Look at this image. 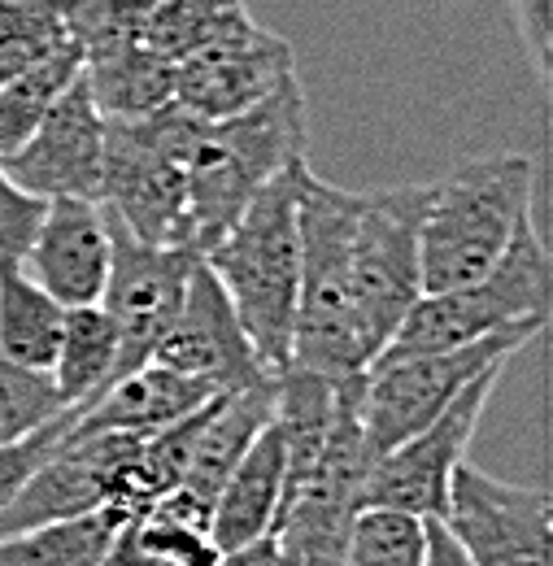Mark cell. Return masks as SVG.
I'll return each mask as SVG.
<instances>
[{
	"instance_id": "obj_33",
	"label": "cell",
	"mask_w": 553,
	"mask_h": 566,
	"mask_svg": "<svg viewBox=\"0 0 553 566\" xmlns=\"http://www.w3.org/2000/svg\"><path fill=\"white\" fill-rule=\"evenodd\" d=\"M422 536H427V545H422V566H476L440 518H422Z\"/></svg>"
},
{
	"instance_id": "obj_28",
	"label": "cell",
	"mask_w": 553,
	"mask_h": 566,
	"mask_svg": "<svg viewBox=\"0 0 553 566\" xmlns=\"http://www.w3.org/2000/svg\"><path fill=\"white\" fill-rule=\"evenodd\" d=\"M153 9L157 0H62L66 31L83 49V57L118 44H136Z\"/></svg>"
},
{
	"instance_id": "obj_24",
	"label": "cell",
	"mask_w": 553,
	"mask_h": 566,
	"mask_svg": "<svg viewBox=\"0 0 553 566\" xmlns=\"http://www.w3.org/2000/svg\"><path fill=\"white\" fill-rule=\"evenodd\" d=\"M83 71V49L70 40L58 53L40 57L35 66L0 83V157H9L18 144L27 140L44 114L66 96V87Z\"/></svg>"
},
{
	"instance_id": "obj_18",
	"label": "cell",
	"mask_w": 553,
	"mask_h": 566,
	"mask_svg": "<svg viewBox=\"0 0 553 566\" xmlns=\"http://www.w3.org/2000/svg\"><path fill=\"white\" fill-rule=\"evenodd\" d=\"M283 496H288V458H283L275 423H267L258 431V440L244 449V458L231 467V475L222 480L209 505V536L218 554L249 545L258 536H271Z\"/></svg>"
},
{
	"instance_id": "obj_6",
	"label": "cell",
	"mask_w": 553,
	"mask_h": 566,
	"mask_svg": "<svg viewBox=\"0 0 553 566\" xmlns=\"http://www.w3.org/2000/svg\"><path fill=\"white\" fill-rule=\"evenodd\" d=\"M519 323H550V249L532 213L480 280L449 292H422L375 361L458 349Z\"/></svg>"
},
{
	"instance_id": "obj_17",
	"label": "cell",
	"mask_w": 553,
	"mask_h": 566,
	"mask_svg": "<svg viewBox=\"0 0 553 566\" xmlns=\"http://www.w3.org/2000/svg\"><path fill=\"white\" fill-rule=\"evenodd\" d=\"M209 397H218L209 384L179 375L161 361H144L132 375L105 384L92 401L79 406L66 436H96V431H123V436H153L161 427L188 419Z\"/></svg>"
},
{
	"instance_id": "obj_15",
	"label": "cell",
	"mask_w": 553,
	"mask_h": 566,
	"mask_svg": "<svg viewBox=\"0 0 553 566\" xmlns=\"http://www.w3.org/2000/svg\"><path fill=\"white\" fill-rule=\"evenodd\" d=\"M0 166L35 197H79L101 201V170H105V118L92 105L83 71L66 87V96L44 114V123L18 144Z\"/></svg>"
},
{
	"instance_id": "obj_10",
	"label": "cell",
	"mask_w": 553,
	"mask_h": 566,
	"mask_svg": "<svg viewBox=\"0 0 553 566\" xmlns=\"http://www.w3.org/2000/svg\"><path fill=\"white\" fill-rule=\"evenodd\" d=\"M440 523L476 566H553V501L458 462Z\"/></svg>"
},
{
	"instance_id": "obj_21",
	"label": "cell",
	"mask_w": 553,
	"mask_h": 566,
	"mask_svg": "<svg viewBox=\"0 0 553 566\" xmlns=\"http://www.w3.org/2000/svg\"><path fill=\"white\" fill-rule=\"evenodd\" d=\"M118 370V327L101 305H74L62 318L58 357L49 366V379L66 406L92 401Z\"/></svg>"
},
{
	"instance_id": "obj_19",
	"label": "cell",
	"mask_w": 553,
	"mask_h": 566,
	"mask_svg": "<svg viewBox=\"0 0 553 566\" xmlns=\"http://www.w3.org/2000/svg\"><path fill=\"white\" fill-rule=\"evenodd\" d=\"M271 406H275V375L267 384H253V388L218 392L206 406L201 427H197V440H192L188 471H184L179 489L213 505V496L222 489V480L231 475V467L244 458V449L258 440V431L271 423Z\"/></svg>"
},
{
	"instance_id": "obj_14",
	"label": "cell",
	"mask_w": 553,
	"mask_h": 566,
	"mask_svg": "<svg viewBox=\"0 0 553 566\" xmlns=\"http://www.w3.org/2000/svg\"><path fill=\"white\" fill-rule=\"evenodd\" d=\"M288 74H296L292 44L258 22H244L240 31L175 62V105L206 123H222L253 109Z\"/></svg>"
},
{
	"instance_id": "obj_7",
	"label": "cell",
	"mask_w": 553,
	"mask_h": 566,
	"mask_svg": "<svg viewBox=\"0 0 553 566\" xmlns=\"http://www.w3.org/2000/svg\"><path fill=\"white\" fill-rule=\"evenodd\" d=\"M545 323H519L505 332L480 336L458 349L440 354H415V357H388L371 361L362 379V444L366 462L384 458L401 440H410L418 427H427L471 379L484 370L505 366L528 340H536Z\"/></svg>"
},
{
	"instance_id": "obj_25",
	"label": "cell",
	"mask_w": 553,
	"mask_h": 566,
	"mask_svg": "<svg viewBox=\"0 0 553 566\" xmlns=\"http://www.w3.org/2000/svg\"><path fill=\"white\" fill-rule=\"evenodd\" d=\"M244 22H253L244 0H157V9L148 13L139 40L148 49H157L161 57L184 62L197 49L240 31Z\"/></svg>"
},
{
	"instance_id": "obj_27",
	"label": "cell",
	"mask_w": 553,
	"mask_h": 566,
	"mask_svg": "<svg viewBox=\"0 0 553 566\" xmlns=\"http://www.w3.org/2000/svg\"><path fill=\"white\" fill-rule=\"evenodd\" d=\"M422 518L366 505L353 514L341 566H422Z\"/></svg>"
},
{
	"instance_id": "obj_5",
	"label": "cell",
	"mask_w": 553,
	"mask_h": 566,
	"mask_svg": "<svg viewBox=\"0 0 553 566\" xmlns=\"http://www.w3.org/2000/svg\"><path fill=\"white\" fill-rule=\"evenodd\" d=\"M201 132H206V118L188 114L175 101L136 123H105L101 206L144 244L192 249L188 157Z\"/></svg>"
},
{
	"instance_id": "obj_20",
	"label": "cell",
	"mask_w": 553,
	"mask_h": 566,
	"mask_svg": "<svg viewBox=\"0 0 553 566\" xmlns=\"http://www.w3.org/2000/svg\"><path fill=\"white\" fill-rule=\"evenodd\" d=\"M83 87L105 123H136L175 101V62L144 40L83 57Z\"/></svg>"
},
{
	"instance_id": "obj_11",
	"label": "cell",
	"mask_w": 553,
	"mask_h": 566,
	"mask_svg": "<svg viewBox=\"0 0 553 566\" xmlns=\"http://www.w3.org/2000/svg\"><path fill=\"white\" fill-rule=\"evenodd\" d=\"M192 266H197L192 249L144 244L109 213V280L101 292V310L118 327V370H114V379H123L136 366L153 361L161 332L170 327V318L184 301Z\"/></svg>"
},
{
	"instance_id": "obj_3",
	"label": "cell",
	"mask_w": 553,
	"mask_h": 566,
	"mask_svg": "<svg viewBox=\"0 0 553 566\" xmlns=\"http://www.w3.org/2000/svg\"><path fill=\"white\" fill-rule=\"evenodd\" d=\"M362 192H345L319 179L310 166L296 179V235H301V283L292 323V366L348 379L371 366L353 327L348 271H353V227Z\"/></svg>"
},
{
	"instance_id": "obj_9",
	"label": "cell",
	"mask_w": 553,
	"mask_h": 566,
	"mask_svg": "<svg viewBox=\"0 0 553 566\" xmlns=\"http://www.w3.org/2000/svg\"><path fill=\"white\" fill-rule=\"evenodd\" d=\"M501 370L505 366L471 379L431 423L418 427L410 440H401L384 458H375L362 475L357 510L379 505V510H401L415 518H440L445 501H449V480H453L458 462H467V444L484 419V406Z\"/></svg>"
},
{
	"instance_id": "obj_23",
	"label": "cell",
	"mask_w": 553,
	"mask_h": 566,
	"mask_svg": "<svg viewBox=\"0 0 553 566\" xmlns=\"http://www.w3.org/2000/svg\"><path fill=\"white\" fill-rule=\"evenodd\" d=\"M127 514L114 505L74 514L62 523H44L0 541V566H105L114 532Z\"/></svg>"
},
{
	"instance_id": "obj_30",
	"label": "cell",
	"mask_w": 553,
	"mask_h": 566,
	"mask_svg": "<svg viewBox=\"0 0 553 566\" xmlns=\"http://www.w3.org/2000/svg\"><path fill=\"white\" fill-rule=\"evenodd\" d=\"M74 415H79V406H66L58 419H49L44 427H35V431H27V436L0 444V505H4L9 496L18 493V489H22V484H27V480H31V475L62 449V440H66Z\"/></svg>"
},
{
	"instance_id": "obj_8",
	"label": "cell",
	"mask_w": 553,
	"mask_h": 566,
	"mask_svg": "<svg viewBox=\"0 0 553 566\" xmlns=\"http://www.w3.org/2000/svg\"><path fill=\"white\" fill-rule=\"evenodd\" d=\"M431 188H384L362 192V210L353 227V271H348V301L353 327L366 357L384 354L401 318L422 296L418 271V227Z\"/></svg>"
},
{
	"instance_id": "obj_31",
	"label": "cell",
	"mask_w": 553,
	"mask_h": 566,
	"mask_svg": "<svg viewBox=\"0 0 553 566\" xmlns=\"http://www.w3.org/2000/svg\"><path fill=\"white\" fill-rule=\"evenodd\" d=\"M49 210L44 197L27 192L4 166H0V266H22L35 231H40V218Z\"/></svg>"
},
{
	"instance_id": "obj_13",
	"label": "cell",
	"mask_w": 553,
	"mask_h": 566,
	"mask_svg": "<svg viewBox=\"0 0 553 566\" xmlns=\"http://www.w3.org/2000/svg\"><path fill=\"white\" fill-rule=\"evenodd\" d=\"M153 361L201 379L213 392H236V388H253V384L271 379L262 357L253 354L222 283L213 280V271L201 258L188 275L184 301H179L170 327L161 332V340L153 349Z\"/></svg>"
},
{
	"instance_id": "obj_26",
	"label": "cell",
	"mask_w": 553,
	"mask_h": 566,
	"mask_svg": "<svg viewBox=\"0 0 553 566\" xmlns=\"http://www.w3.org/2000/svg\"><path fill=\"white\" fill-rule=\"evenodd\" d=\"M70 44L62 0H0V83Z\"/></svg>"
},
{
	"instance_id": "obj_29",
	"label": "cell",
	"mask_w": 553,
	"mask_h": 566,
	"mask_svg": "<svg viewBox=\"0 0 553 566\" xmlns=\"http://www.w3.org/2000/svg\"><path fill=\"white\" fill-rule=\"evenodd\" d=\"M62 410H66V401L58 397L49 370H31V366L0 357V444L44 427Z\"/></svg>"
},
{
	"instance_id": "obj_34",
	"label": "cell",
	"mask_w": 553,
	"mask_h": 566,
	"mask_svg": "<svg viewBox=\"0 0 553 566\" xmlns=\"http://www.w3.org/2000/svg\"><path fill=\"white\" fill-rule=\"evenodd\" d=\"M283 563V549H279L275 536H258L249 545H236V549H222L218 566H279Z\"/></svg>"
},
{
	"instance_id": "obj_22",
	"label": "cell",
	"mask_w": 553,
	"mask_h": 566,
	"mask_svg": "<svg viewBox=\"0 0 553 566\" xmlns=\"http://www.w3.org/2000/svg\"><path fill=\"white\" fill-rule=\"evenodd\" d=\"M66 305H58L22 266H0V357L49 370L62 340Z\"/></svg>"
},
{
	"instance_id": "obj_16",
	"label": "cell",
	"mask_w": 553,
	"mask_h": 566,
	"mask_svg": "<svg viewBox=\"0 0 553 566\" xmlns=\"http://www.w3.org/2000/svg\"><path fill=\"white\" fill-rule=\"evenodd\" d=\"M22 271L58 305H101L109 280V213L101 201L53 197L40 231L22 258Z\"/></svg>"
},
{
	"instance_id": "obj_2",
	"label": "cell",
	"mask_w": 553,
	"mask_h": 566,
	"mask_svg": "<svg viewBox=\"0 0 553 566\" xmlns=\"http://www.w3.org/2000/svg\"><path fill=\"white\" fill-rule=\"evenodd\" d=\"M305 87L296 74H288L253 109L222 123H206L188 157V231L197 258L271 179L305 161Z\"/></svg>"
},
{
	"instance_id": "obj_32",
	"label": "cell",
	"mask_w": 553,
	"mask_h": 566,
	"mask_svg": "<svg viewBox=\"0 0 553 566\" xmlns=\"http://www.w3.org/2000/svg\"><path fill=\"white\" fill-rule=\"evenodd\" d=\"M514 18H519V35L528 44V57L541 78H550L553 62V0H510Z\"/></svg>"
},
{
	"instance_id": "obj_35",
	"label": "cell",
	"mask_w": 553,
	"mask_h": 566,
	"mask_svg": "<svg viewBox=\"0 0 553 566\" xmlns=\"http://www.w3.org/2000/svg\"><path fill=\"white\" fill-rule=\"evenodd\" d=\"M279 566H292V563H279Z\"/></svg>"
},
{
	"instance_id": "obj_12",
	"label": "cell",
	"mask_w": 553,
	"mask_h": 566,
	"mask_svg": "<svg viewBox=\"0 0 553 566\" xmlns=\"http://www.w3.org/2000/svg\"><path fill=\"white\" fill-rule=\"evenodd\" d=\"M139 440L144 436H123V431L66 436L62 449L0 505V541L101 510V505L118 510L123 475L136 458Z\"/></svg>"
},
{
	"instance_id": "obj_4",
	"label": "cell",
	"mask_w": 553,
	"mask_h": 566,
	"mask_svg": "<svg viewBox=\"0 0 553 566\" xmlns=\"http://www.w3.org/2000/svg\"><path fill=\"white\" fill-rule=\"evenodd\" d=\"M532 213V161L523 153H492L431 184L418 227L422 292H449L480 280L505 253L519 222Z\"/></svg>"
},
{
	"instance_id": "obj_1",
	"label": "cell",
	"mask_w": 553,
	"mask_h": 566,
	"mask_svg": "<svg viewBox=\"0 0 553 566\" xmlns=\"http://www.w3.org/2000/svg\"><path fill=\"white\" fill-rule=\"evenodd\" d=\"M305 161L271 179L244 213L201 253L222 283L253 354L275 375L292 361L296 283H301V235H296V179Z\"/></svg>"
}]
</instances>
